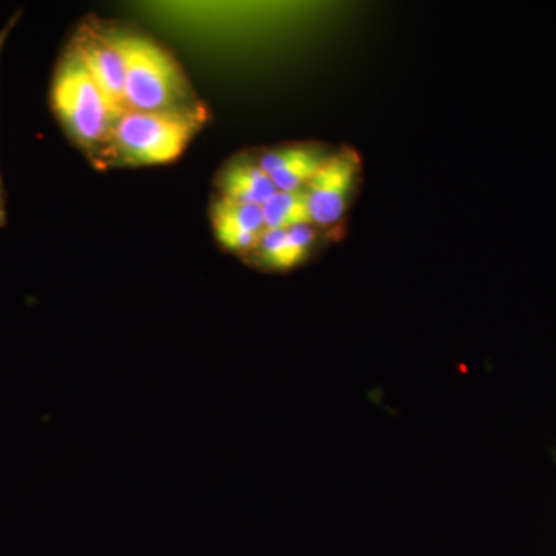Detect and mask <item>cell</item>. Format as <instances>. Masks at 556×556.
Masks as SVG:
<instances>
[{
	"instance_id": "obj_11",
	"label": "cell",
	"mask_w": 556,
	"mask_h": 556,
	"mask_svg": "<svg viewBox=\"0 0 556 556\" xmlns=\"http://www.w3.org/2000/svg\"><path fill=\"white\" fill-rule=\"evenodd\" d=\"M212 225H214L215 236H217L219 244L230 252H236V254H252L257 248L260 237H262L247 232V230L237 228V226L223 222V219L212 218Z\"/></svg>"
},
{
	"instance_id": "obj_9",
	"label": "cell",
	"mask_w": 556,
	"mask_h": 556,
	"mask_svg": "<svg viewBox=\"0 0 556 556\" xmlns=\"http://www.w3.org/2000/svg\"><path fill=\"white\" fill-rule=\"evenodd\" d=\"M262 208L266 229L289 230L300 225H313L305 189L277 192Z\"/></svg>"
},
{
	"instance_id": "obj_1",
	"label": "cell",
	"mask_w": 556,
	"mask_h": 556,
	"mask_svg": "<svg viewBox=\"0 0 556 556\" xmlns=\"http://www.w3.org/2000/svg\"><path fill=\"white\" fill-rule=\"evenodd\" d=\"M199 105L178 112H126L108 149L126 166H161L179 159L203 124Z\"/></svg>"
},
{
	"instance_id": "obj_6",
	"label": "cell",
	"mask_w": 556,
	"mask_h": 556,
	"mask_svg": "<svg viewBox=\"0 0 556 556\" xmlns=\"http://www.w3.org/2000/svg\"><path fill=\"white\" fill-rule=\"evenodd\" d=\"M328 159V153L309 146H289L270 150L260 156L258 164L269 175L278 192H298L308 186L311 178Z\"/></svg>"
},
{
	"instance_id": "obj_3",
	"label": "cell",
	"mask_w": 556,
	"mask_h": 556,
	"mask_svg": "<svg viewBox=\"0 0 556 556\" xmlns=\"http://www.w3.org/2000/svg\"><path fill=\"white\" fill-rule=\"evenodd\" d=\"M51 105L68 137L89 150L108 148L113 127L123 116L112 108L72 50L54 72Z\"/></svg>"
},
{
	"instance_id": "obj_4",
	"label": "cell",
	"mask_w": 556,
	"mask_h": 556,
	"mask_svg": "<svg viewBox=\"0 0 556 556\" xmlns=\"http://www.w3.org/2000/svg\"><path fill=\"white\" fill-rule=\"evenodd\" d=\"M361 159L342 149L331 153L305 188L311 219L317 228H332L345 217L361 178Z\"/></svg>"
},
{
	"instance_id": "obj_7",
	"label": "cell",
	"mask_w": 556,
	"mask_h": 556,
	"mask_svg": "<svg viewBox=\"0 0 556 556\" xmlns=\"http://www.w3.org/2000/svg\"><path fill=\"white\" fill-rule=\"evenodd\" d=\"M223 199L265 206L278 192L273 179L257 161L237 160L222 172L218 179Z\"/></svg>"
},
{
	"instance_id": "obj_5",
	"label": "cell",
	"mask_w": 556,
	"mask_h": 556,
	"mask_svg": "<svg viewBox=\"0 0 556 556\" xmlns=\"http://www.w3.org/2000/svg\"><path fill=\"white\" fill-rule=\"evenodd\" d=\"M70 50L76 54L112 108L121 115L129 112L126 105V60L118 38L86 33Z\"/></svg>"
},
{
	"instance_id": "obj_10",
	"label": "cell",
	"mask_w": 556,
	"mask_h": 556,
	"mask_svg": "<svg viewBox=\"0 0 556 556\" xmlns=\"http://www.w3.org/2000/svg\"><path fill=\"white\" fill-rule=\"evenodd\" d=\"M212 218L223 219L255 236H262L266 230L262 207L223 199V197H219L217 203L212 206Z\"/></svg>"
},
{
	"instance_id": "obj_2",
	"label": "cell",
	"mask_w": 556,
	"mask_h": 556,
	"mask_svg": "<svg viewBox=\"0 0 556 556\" xmlns=\"http://www.w3.org/2000/svg\"><path fill=\"white\" fill-rule=\"evenodd\" d=\"M126 60L129 112H178L195 108L181 67L163 47L144 36L116 35Z\"/></svg>"
},
{
	"instance_id": "obj_13",
	"label": "cell",
	"mask_w": 556,
	"mask_h": 556,
	"mask_svg": "<svg viewBox=\"0 0 556 556\" xmlns=\"http://www.w3.org/2000/svg\"><path fill=\"white\" fill-rule=\"evenodd\" d=\"M11 27H13V24H10L9 27L5 28V30H2V33H0V51H2L3 42H5L7 36H9Z\"/></svg>"
},
{
	"instance_id": "obj_12",
	"label": "cell",
	"mask_w": 556,
	"mask_h": 556,
	"mask_svg": "<svg viewBox=\"0 0 556 556\" xmlns=\"http://www.w3.org/2000/svg\"><path fill=\"white\" fill-rule=\"evenodd\" d=\"M7 212H5V200H3L2 181H0V228L5 225Z\"/></svg>"
},
{
	"instance_id": "obj_8",
	"label": "cell",
	"mask_w": 556,
	"mask_h": 556,
	"mask_svg": "<svg viewBox=\"0 0 556 556\" xmlns=\"http://www.w3.org/2000/svg\"><path fill=\"white\" fill-rule=\"evenodd\" d=\"M252 254L257 257L260 266L273 270L298 268L309 257V252L300 248L289 237L288 230L277 229H266Z\"/></svg>"
}]
</instances>
